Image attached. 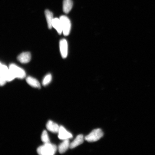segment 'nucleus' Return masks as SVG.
Returning <instances> with one entry per match:
<instances>
[{"label": "nucleus", "instance_id": "f257e3e1", "mask_svg": "<svg viewBox=\"0 0 155 155\" xmlns=\"http://www.w3.org/2000/svg\"><path fill=\"white\" fill-rule=\"evenodd\" d=\"M57 150L56 145L50 143H44L37 149L38 154L41 155H53Z\"/></svg>", "mask_w": 155, "mask_h": 155}, {"label": "nucleus", "instance_id": "f03ea898", "mask_svg": "<svg viewBox=\"0 0 155 155\" xmlns=\"http://www.w3.org/2000/svg\"><path fill=\"white\" fill-rule=\"evenodd\" d=\"M9 69L15 78L23 79L26 77V73L24 70L17 66L15 64H11Z\"/></svg>", "mask_w": 155, "mask_h": 155}, {"label": "nucleus", "instance_id": "7ed1b4c3", "mask_svg": "<svg viewBox=\"0 0 155 155\" xmlns=\"http://www.w3.org/2000/svg\"><path fill=\"white\" fill-rule=\"evenodd\" d=\"M104 133L101 129H97L94 130L90 134L85 137V140L89 142L96 141L103 136Z\"/></svg>", "mask_w": 155, "mask_h": 155}, {"label": "nucleus", "instance_id": "20e7f679", "mask_svg": "<svg viewBox=\"0 0 155 155\" xmlns=\"http://www.w3.org/2000/svg\"><path fill=\"white\" fill-rule=\"evenodd\" d=\"M61 21L63 33L64 35H68L70 32L71 28V24L70 20L65 15H62L60 17Z\"/></svg>", "mask_w": 155, "mask_h": 155}, {"label": "nucleus", "instance_id": "39448f33", "mask_svg": "<svg viewBox=\"0 0 155 155\" xmlns=\"http://www.w3.org/2000/svg\"><path fill=\"white\" fill-rule=\"evenodd\" d=\"M9 69L6 65L1 63L0 66V84L3 86L7 82V77Z\"/></svg>", "mask_w": 155, "mask_h": 155}, {"label": "nucleus", "instance_id": "423d86ee", "mask_svg": "<svg viewBox=\"0 0 155 155\" xmlns=\"http://www.w3.org/2000/svg\"><path fill=\"white\" fill-rule=\"evenodd\" d=\"M58 133V137L62 140L69 139L73 137V135L68 131L63 126H60Z\"/></svg>", "mask_w": 155, "mask_h": 155}, {"label": "nucleus", "instance_id": "0eeeda50", "mask_svg": "<svg viewBox=\"0 0 155 155\" xmlns=\"http://www.w3.org/2000/svg\"><path fill=\"white\" fill-rule=\"evenodd\" d=\"M59 47L62 57L64 59L66 58L68 53V42L66 40L63 39L60 41Z\"/></svg>", "mask_w": 155, "mask_h": 155}, {"label": "nucleus", "instance_id": "6e6552de", "mask_svg": "<svg viewBox=\"0 0 155 155\" xmlns=\"http://www.w3.org/2000/svg\"><path fill=\"white\" fill-rule=\"evenodd\" d=\"M31 56L30 52L22 53L18 56L17 59L20 63L25 64L28 63L31 61Z\"/></svg>", "mask_w": 155, "mask_h": 155}, {"label": "nucleus", "instance_id": "1a4fd4ad", "mask_svg": "<svg viewBox=\"0 0 155 155\" xmlns=\"http://www.w3.org/2000/svg\"><path fill=\"white\" fill-rule=\"evenodd\" d=\"M46 127L48 131L55 133H58L60 128V126L51 120L48 122Z\"/></svg>", "mask_w": 155, "mask_h": 155}, {"label": "nucleus", "instance_id": "9d476101", "mask_svg": "<svg viewBox=\"0 0 155 155\" xmlns=\"http://www.w3.org/2000/svg\"><path fill=\"white\" fill-rule=\"evenodd\" d=\"M84 137L82 134L78 135L74 140L71 143L70 148L73 149L82 144L84 142Z\"/></svg>", "mask_w": 155, "mask_h": 155}, {"label": "nucleus", "instance_id": "9b49d317", "mask_svg": "<svg viewBox=\"0 0 155 155\" xmlns=\"http://www.w3.org/2000/svg\"><path fill=\"white\" fill-rule=\"evenodd\" d=\"M70 144L69 139L64 140L58 147V150L60 153L62 154L66 152L70 148Z\"/></svg>", "mask_w": 155, "mask_h": 155}, {"label": "nucleus", "instance_id": "f8f14e48", "mask_svg": "<svg viewBox=\"0 0 155 155\" xmlns=\"http://www.w3.org/2000/svg\"><path fill=\"white\" fill-rule=\"evenodd\" d=\"M52 27L57 30L58 33L61 35L63 32L61 22L60 18H54L52 22Z\"/></svg>", "mask_w": 155, "mask_h": 155}, {"label": "nucleus", "instance_id": "ddd939ff", "mask_svg": "<svg viewBox=\"0 0 155 155\" xmlns=\"http://www.w3.org/2000/svg\"><path fill=\"white\" fill-rule=\"evenodd\" d=\"M73 6V2L72 0H63V11L66 14H68L71 9Z\"/></svg>", "mask_w": 155, "mask_h": 155}, {"label": "nucleus", "instance_id": "4468645a", "mask_svg": "<svg viewBox=\"0 0 155 155\" xmlns=\"http://www.w3.org/2000/svg\"><path fill=\"white\" fill-rule=\"evenodd\" d=\"M26 81L27 83L30 86L35 88H40L41 85L38 81L36 79L31 77L27 78Z\"/></svg>", "mask_w": 155, "mask_h": 155}, {"label": "nucleus", "instance_id": "2eb2a0df", "mask_svg": "<svg viewBox=\"0 0 155 155\" xmlns=\"http://www.w3.org/2000/svg\"><path fill=\"white\" fill-rule=\"evenodd\" d=\"M46 20H47V24L48 28L51 29L52 28V22L54 18H53V14L48 10H46L45 12Z\"/></svg>", "mask_w": 155, "mask_h": 155}, {"label": "nucleus", "instance_id": "dca6fc26", "mask_svg": "<svg viewBox=\"0 0 155 155\" xmlns=\"http://www.w3.org/2000/svg\"><path fill=\"white\" fill-rule=\"evenodd\" d=\"M52 80V76L50 74L46 75L42 81V84L44 86H46L51 82Z\"/></svg>", "mask_w": 155, "mask_h": 155}, {"label": "nucleus", "instance_id": "f3484780", "mask_svg": "<svg viewBox=\"0 0 155 155\" xmlns=\"http://www.w3.org/2000/svg\"><path fill=\"white\" fill-rule=\"evenodd\" d=\"M41 139L42 142L44 143H50V139L47 131L44 130L42 132Z\"/></svg>", "mask_w": 155, "mask_h": 155}]
</instances>
